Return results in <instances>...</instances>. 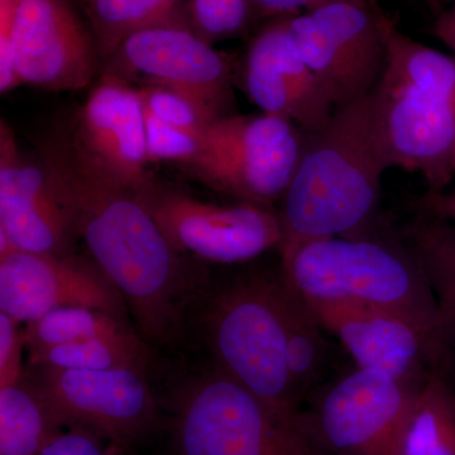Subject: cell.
Here are the masks:
<instances>
[{"instance_id": "1", "label": "cell", "mask_w": 455, "mask_h": 455, "mask_svg": "<svg viewBox=\"0 0 455 455\" xmlns=\"http://www.w3.org/2000/svg\"><path fill=\"white\" fill-rule=\"evenodd\" d=\"M44 166L68 200L75 235L118 287L140 335L156 343L172 339L188 283L142 196L99 172L71 143L49 147Z\"/></svg>"}, {"instance_id": "2", "label": "cell", "mask_w": 455, "mask_h": 455, "mask_svg": "<svg viewBox=\"0 0 455 455\" xmlns=\"http://www.w3.org/2000/svg\"><path fill=\"white\" fill-rule=\"evenodd\" d=\"M390 169L374 90L337 108L324 130L307 137L283 197L281 259L309 242L364 235Z\"/></svg>"}, {"instance_id": "3", "label": "cell", "mask_w": 455, "mask_h": 455, "mask_svg": "<svg viewBox=\"0 0 455 455\" xmlns=\"http://www.w3.org/2000/svg\"><path fill=\"white\" fill-rule=\"evenodd\" d=\"M204 333L218 370L301 425L286 363L283 272L239 277L218 290L204 313Z\"/></svg>"}, {"instance_id": "4", "label": "cell", "mask_w": 455, "mask_h": 455, "mask_svg": "<svg viewBox=\"0 0 455 455\" xmlns=\"http://www.w3.org/2000/svg\"><path fill=\"white\" fill-rule=\"evenodd\" d=\"M281 272L307 300L355 301L397 311L445 347L433 293L403 243L366 235L320 239L284 257Z\"/></svg>"}, {"instance_id": "5", "label": "cell", "mask_w": 455, "mask_h": 455, "mask_svg": "<svg viewBox=\"0 0 455 455\" xmlns=\"http://www.w3.org/2000/svg\"><path fill=\"white\" fill-rule=\"evenodd\" d=\"M179 455H328L217 367L188 379L172 403Z\"/></svg>"}, {"instance_id": "6", "label": "cell", "mask_w": 455, "mask_h": 455, "mask_svg": "<svg viewBox=\"0 0 455 455\" xmlns=\"http://www.w3.org/2000/svg\"><path fill=\"white\" fill-rule=\"evenodd\" d=\"M307 137L280 116L227 114L205 128L184 166L206 187L268 208L286 194Z\"/></svg>"}, {"instance_id": "7", "label": "cell", "mask_w": 455, "mask_h": 455, "mask_svg": "<svg viewBox=\"0 0 455 455\" xmlns=\"http://www.w3.org/2000/svg\"><path fill=\"white\" fill-rule=\"evenodd\" d=\"M287 38L335 109L381 82L386 46L377 0H340L290 16Z\"/></svg>"}, {"instance_id": "8", "label": "cell", "mask_w": 455, "mask_h": 455, "mask_svg": "<svg viewBox=\"0 0 455 455\" xmlns=\"http://www.w3.org/2000/svg\"><path fill=\"white\" fill-rule=\"evenodd\" d=\"M385 373L357 370L323 395L302 429L328 455H400L416 394Z\"/></svg>"}, {"instance_id": "9", "label": "cell", "mask_w": 455, "mask_h": 455, "mask_svg": "<svg viewBox=\"0 0 455 455\" xmlns=\"http://www.w3.org/2000/svg\"><path fill=\"white\" fill-rule=\"evenodd\" d=\"M32 368L27 377L66 427H86L127 448L157 425V400L143 371Z\"/></svg>"}, {"instance_id": "10", "label": "cell", "mask_w": 455, "mask_h": 455, "mask_svg": "<svg viewBox=\"0 0 455 455\" xmlns=\"http://www.w3.org/2000/svg\"><path fill=\"white\" fill-rule=\"evenodd\" d=\"M304 300L359 370L387 374L412 388H420L433 371H440L448 349L410 317L361 302Z\"/></svg>"}, {"instance_id": "11", "label": "cell", "mask_w": 455, "mask_h": 455, "mask_svg": "<svg viewBox=\"0 0 455 455\" xmlns=\"http://www.w3.org/2000/svg\"><path fill=\"white\" fill-rule=\"evenodd\" d=\"M142 197L176 252L232 265L283 243L280 217L267 206L215 205L184 194L157 193L152 188Z\"/></svg>"}, {"instance_id": "12", "label": "cell", "mask_w": 455, "mask_h": 455, "mask_svg": "<svg viewBox=\"0 0 455 455\" xmlns=\"http://www.w3.org/2000/svg\"><path fill=\"white\" fill-rule=\"evenodd\" d=\"M374 97L392 169L420 173L427 193L444 191L455 172V97L385 76Z\"/></svg>"}, {"instance_id": "13", "label": "cell", "mask_w": 455, "mask_h": 455, "mask_svg": "<svg viewBox=\"0 0 455 455\" xmlns=\"http://www.w3.org/2000/svg\"><path fill=\"white\" fill-rule=\"evenodd\" d=\"M82 307L125 319L128 305L97 265L73 256L11 250L0 253V313L33 322L60 307Z\"/></svg>"}, {"instance_id": "14", "label": "cell", "mask_w": 455, "mask_h": 455, "mask_svg": "<svg viewBox=\"0 0 455 455\" xmlns=\"http://www.w3.org/2000/svg\"><path fill=\"white\" fill-rule=\"evenodd\" d=\"M20 84L80 90L97 70V51L68 0H20L11 31Z\"/></svg>"}, {"instance_id": "15", "label": "cell", "mask_w": 455, "mask_h": 455, "mask_svg": "<svg viewBox=\"0 0 455 455\" xmlns=\"http://www.w3.org/2000/svg\"><path fill=\"white\" fill-rule=\"evenodd\" d=\"M0 133V253L71 256L74 221L61 188L44 164L20 155L4 122Z\"/></svg>"}, {"instance_id": "16", "label": "cell", "mask_w": 455, "mask_h": 455, "mask_svg": "<svg viewBox=\"0 0 455 455\" xmlns=\"http://www.w3.org/2000/svg\"><path fill=\"white\" fill-rule=\"evenodd\" d=\"M114 52L125 68L191 99L212 119L227 116L229 65L193 29L149 27L125 38Z\"/></svg>"}, {"instance_id": "17", "label": "cell", "mask_w": 455, "mask_h": 455, "mask_svg": "<svg viewBox=\"0 0 455 455\" xmlns=\"http://www.w3.org/2000/svg\"><path fill=\"white\" fill-rule=\"evenodd\" d=\"M75 151L99 172L143 196L151 188L139 90L108 76L77 114Z\"/></svg>"}, {"instance_id": "18", "label": "cell", "mask_w": 455, "mask_h": 455, "mask_svg": "<svg viewBox=\"0 0 455 455\" xmlns=\"http://www.w3.org/2000/svg\"><path fill=\"white\" fill-rule=\"evenodd\" d=\"M278 17L256 36L248 49L244 85L262 113L293 123L307 136L331 122L334 104L287 38V20Z\"/></svg>"}, {"instance_id": "19", "label": "cell", "mask_w": 455, "mask_h": 455, "mask_svg": "<svg viewBox=\"0 0 455 455\" xmlns=\"http://www.w3.org/2000/svg\"><path fill=\"white\" fill-rule=\"evenodd\" d=\"M401 243L430 287L445 347H455V224L423 215L403 228Z\"/></svg>"}, {"instance_id": "20", "label": "cell", "mask_w": 455, "mask_h": 455, "mask_svg": "<svg viewBox=\"0 0 455 455\" xmlns=\"http://www.w3.org/2000/svg\"><path fill=\"white\" fill-rule=\"evenodd\" d=\"M62 427L25 372L20 381L0 387V455H40Z\"/></svg>"}, {"instance_id": "21", "label": "cell", "mask_w": 455, "mask_h": 455, "mask_svg": "<svg viewBox=\"0 0 455 455\" xmlns=\"http://www.w3.org/2000/svg\"><path fill=\"white\" fill-rule=\"evenodd\" d=\"M400 455H455V391L442 371H433L416 394Z\"/></svg>"}, {"instance_id": "22", "label": "cell", "mask_w": 455, "mask_h": 455, "mask_svg": "<svg viewBox=\"0 0 455 455\" xmlns=\"http://www.w3.org/2000/svg\"><path fill=\"white\" fill-rule=\"evenodd\" d=\"M147 343L132 329L116 334L31 350L29 364L68 370H139L146 372L149 358Z\"/></svg>"}, {"instance_id": "23", "label": "cell", "mask_w": 455, "mask_h": 455, "mask_svg": "<svg viewBox=\"0 0 455 455\" xmlns=\"http://www.w3.org/2000/svg\"><path fill=\"white\" fill-rule=\"evenodd\" d=\"M284 278V277H283ZM284 331L286 363L293 394L302 398L315 383L324 367L328 344L309 307L284 278Z\"/></svg>"}, {"instance_id": "24", "label": "cell", "mask_w": 455, "mask_h": 455, "mask_svg": "<svg viewBox=\"0 0 455 455\" xmlns=\"http://www.w3.org/2000/svg\"><path fill=\"white\" fill-rule=\"evenodd\" d=\"M127 329L130 326L125 324V320L106 311L82 307H60L27 324L25 343L31 352Z\"/></svg>"}, {"instance_id": "25", "label": "cell", "mask_w": 455, "mask_h": 455, "mask_svg": "<svg viewBox=\"0 0 455 455\" xmlns=\"http://www.w3.org/2000/svg\"><path fill=\"white\" fill-rule=\"evenodd\" d=\"M99 44L114 52L125 38L152 26L145 0H85Z\"/></svg>"}, {"instance_id": "26", "label": "cell", "mask_w": 455, "mask_h": 455, "mask_svg": "<svg viewBox=\"0 0 455 455\" xmlns=\"http://www.w3.org/2000/svg\"><path fill=\"white\" fill-rule=\"evenodd\" d=\"M193 31L212 44L238 35L250 13V0H187Z\"/></svg>"}, {"instance_id": "27", "label": "cell", "mask_w": 455, "mask_h": 455, "mask_svg": "<svg viewBox=\"0 0 455 455\" xmlns=\"http://www.w3.org/2000/svg\"><path fill=\"white\" fill-rule=\"evenodd\" d=\"M140 100L163 121L200 140L203 132L215 119L191 99L175 90L149 84L139 90Z\"/></svg>"}, {"instance_id": "28", "label": "cell", "mask_w": 455, "mask_h": 455, "mask_svg": "<svg viewBox=\"0 0 455 455\" xmlns=\"http://www.w3.org/2000/svg\"><path fill=\"white\" fill-rule=\"evenodd\" d=\"M142 103L148 161H175L187 164L199 151L200 140L158 118Z\"/></svg>"}, {"instance_id": "29", "label": "cell", "mask_w": 455, "mask_h": 455, "mask_svg": "<svg viewBox=\"0 0 455 455\" xmlns=\"http://www.w3.org/2000/svg\"><path fill=\"white\" fill-rule=\"evenodd\" d=\"M103 439L86 427H70L50 442L40 455H124L125 448L114 442L104 445Z\"/></svg>"}, {"instance_id": "30", "label": "cell", "mask_w": 455, "mask_h": 455, "mask_svg": "<svg viewBox=\"0 0 455 455\" xmlns=\"http://www.w3.org/2000/svg\"><path fill=\"white\" fill-rule=\"evenodd\" d=\"M17 320L0 313V387L20 381L25 370L20 364L26 346L25 331H20Z\"/></svg>"}, {"instance_id": "31", "label": "cell", "mask_w": 455, "mask_h": 455, "mask_svg": "<svg viewBox=\"0 0 455 455\" xmlns=\"http://www.w3.org/2000/svg\"><path fill=\"white\" fill-rule=\"evenodd\" d=\"M145 3L152 26L191 28L187 0H145Z\"/></svg>"}, {"instance_id": "32", "label": "cell", "mask_w": 455, "mask_h": 455, "mask_svg": "<svg viewBox=\"0 0 455 455\" xmlns=\"http://www.w3.org/2000/svg\"><path fill=\"white\" fill-rule=\"evenodd\" d=\"M340 0H250V4L269 16H295L328 3Z\"/></svg>"}, {"instance_id": "33", "label": "cell", "mask_w": 455, "mask_h": 455, "mask_svg": "<svg viewBox=\"0 0 455 455\" xmlns=\"http://www.w3.org/2000/svg\"><path fill=\"white\" fill-rule=\"evenodd\" d=\"M418 206L423 215L455 224V191L427 193L419 199Z\"/></svg>"}, {"instance_id": "34", "label": "cell", "mask_w": 455, "mask_h": 455, "mask_svg": "<svg viewBox=\"0 0 455 455\" xmlns=\"http://www.w3.org/2000/svg\"><path fill=\"white\" fill-rule=\"evenodd\" d=\"M435 35L440 41L444 42L448 47L453 50L455 56V23L451 22L444 16L439 18L435 27Z\"/></svg>"}, {"instance_id": "35", "label": "cell", "mask_w": 455, "mask_h": 455, "mask_svg": "<svg viewBox=\"0 0 455 455\" xmlns=\"http://www.w3.org/2000/svg\"><path fill=\"white\" fill-rule=\"evenodd\" d=\"M454 5L453 9H451V12H448V13L443 14L447 20H451V22L455 23V0H453Z\"/></svg>"}, {"instance_id": "36", "label": "cell", "mask_w": 455, "mask_h": 455, "mask_svg": "<svg viewBox=\"0 0 455 455\" xmlns=\"http://www.w3.org/2000/svg\"><path fill=\"white\" fill-rule=\"evenodd\" d=\"M425 3L434 11H438V0H425Z\"/></svg>"}]
</instances>
